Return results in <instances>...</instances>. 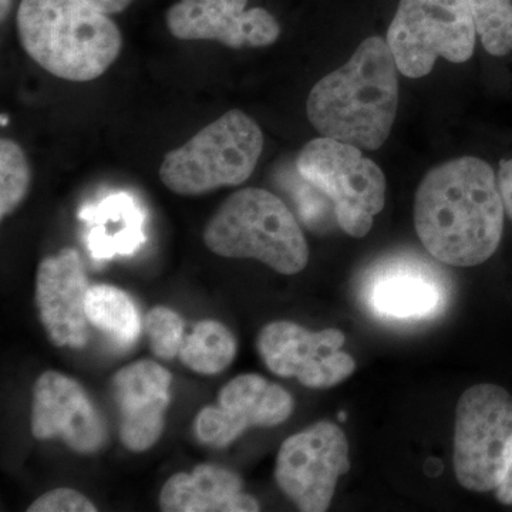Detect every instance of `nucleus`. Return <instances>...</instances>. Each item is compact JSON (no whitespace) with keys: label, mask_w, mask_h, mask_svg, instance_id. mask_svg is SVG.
Returning <instances> with one entry per match:
<instances>
[{"label":"nucleus","mask_w":512,"mask_h":512,"mask_svg":"<svg viewBox=\"0 0 512 512\" xmlns=\"http://www.w3.org/2000/svg\"><path fill=\"white\" fill-rule=\"evenodd\" d=\"M504 204L493 167L476 157L437 165L421 181L414 227L434 258L451 266L484 264L503 238Z\"/></svg>","instance_id":"nucleus-1"},{"label":"nucleus","mask_w":512,"mask_h":512,"mask_svg":"<svg viewBox=\"0 0 512 512\" xmlns=\"http://www.w3.org/2000/svg\"><path fill=\"white\" fill-rule=\"evenodd\" d=\"M396 59L387 40L367 37L349 62L313 86L306 114L322 137L379 150L399 106Z\"/></svg>","instance_id":"nucleus-2"},{"label":"nucleus","mask_w":512,"mask_h":512,"mask_svg":"<svg viewBox=\"0 0 512 512\" xmlns=\"http://www.w3.org/2000/svg\"><path fill=\"white\" fill-rule=\"evenodd\" d=\"M20 45L40 67L69 82H92L116 62L123 37L86 0H20Z\"/></svg>","instance_id":"nucleus-3"},{"label":"nucleus","mask_w":512,"mask_h":512,"mask_svg":"<svg viewBox=\"0 0 512 512\" xmlns=\"http://www.w3.org/2000/svg\"><path fill=\"white\" fill-rule=\"evenodd\" d=\"M204 242L214 254L256 259L282 275L299 274L309 261L308 242L291 210L262 188L229 195L208 221Z\"/></svg>","instance_id":"nucleus-4"},{"label":"nucleus","mask_w":512,"mask_h":512,"mask_svg":"<svg viewBox=\"0 0 512 512\" xmlns=\"http://www.w3.org/2000/svg\"><path fill=\"white\" fill-rule=\"evenodd\" d=\"M264 150V134L241 110H229L175 148L161 164V181L178 195L207 194L237 187L254 174Z\"/></svg>","instance_id":"nucleus-5"},{"label":"nucleus","mask_w":512,"mask_h":512,"mask_svg":"<svg viewBox=\"0 0 512 512\" xmlns=\"http://www.w3.org/2000/svg\"><path fill=\"white\" fill-rule=\"evenodd\" d=\"M303 180L335 205L338 224L353 238H363L383 211L386 178L359 147L329 137L309 141L296 160Z\"/></svg>","instance_id":"nucleus-6"},{"label":"nucleus","mask_w":512,"mask_h":512,"mask_svg":"<svg viewBox=\"0 0 512 512\" xmlns=\"http://www.w3.org/2000/svg\"><path fill=\"white\" fill-rule=\"evenodd\" d=\"M512 461V397L497 384L470 387L458 400L454 470L458 483L476 493L500 485Z\"/></svg>","instance_id":"nucleus-7"},{"label":"nucleus","mask_w":512,"mask_h":512,"mask_svg":"<svg viewBox=\"0 0 512 512\" xmlns=\"http://www.w3.org/2000/svg\"><path fill=\"white\" fill-rule=\"evenodd\" d=\"M476 37L470 0H400L386 40L399 72L420 79L439 57L451 63L470 60Z\"/></svg>","instance_id":"nucleus-8"},{"label":"nucleus","mask_w":512,"mask_h":512,"mask_svg":"<svg viewBox=\"0 0 512 512\" xmlns=\"http://www.w3.org/2000/svg\"><path fill=\"white\" fill-rule=\"evenodd\" d=\"M349 444L330 421L293 434L279 448L275 480L303 512L328 511L340 477L348 474Z\"/></svg>","instance_id":"nucleus-9"},{"label":"nucleus","mask_w":512,"mask_h":512,"mask_svg":"<svg viewBox=\"0 0 512 512\" xmlns=\"http://www.w3.org/2000/svg\"><path fill=\"white\" fill-rule=\"evenodd\" d=\"M345 342L342 330L311 332L298 323L279 320L259 332L256 348L274 375L295 377L309 389H329L356 370L353 357L342 350Z\"/></svg>","instance_id":"nucleus-10"},{"label":"nucleus","mask_w":512,"mask_h":512,"mask_svg":"<svg viewBox=\"0 0 512 512\" xmlns=\"http://www.w3.org/2000/svg\"><path fill=\"white\" fill-rule=\"evenodd\" d=\"M293 397L279 384L247 373L222 387L217 406L198 413L194 430L205 446L225 448L252 427H275L293 413Z\"/></svg>","instance_id":"nucleus-11"},{"label":"nucleus","mask_w":512,"mask_h":512,"mask_svg":"<svg viewBox=\"0 0 512 512\" xmlns=\"http://www.w3.org/2000/svg\"><path fill=\"white\" fill-rule=\"evenodd\" d=\"M32 434L37 440L60 439L79 454H94L107 441V429L82 384L49 370L33 389Z\"/></svg>","instance_id":"nucleus-12"},{"label":"nucleus","mask_w":512,"mask_h":512,"mask_svg":"<svg viewBox=\"0 0 512 512\" xmlns=\"http://www.w3.org/2000/svg\"><path fill=\"white\" fill-rule=\"evenodd\" d=\"M248 0H178L165 13L168 32L178 40H211L231 49L274 45L281 26Z\"/></svg>","instance_id":"nucleus-13"},{"label":"nucleus","mask_w":512,"mask_h":512,"mask_svg":"<svg viewBox=\"0 0 512 512\" xmlns=\"http://www.w3.org/2000/svg\"><path fill=\"white\" fill-rule=\"evenodd\" d=\"M86 272L79 252L64 248L40 262L36 305L47 336L59 348L83 349L89 342Z\"/></svg>","instance_id":"nucleus-14"},{"label":"nucleus","mask_w":512,"mask_h":512,"mask_svg":"<svg viewBox=\"0 0 512 512\" xmlns=\"http://www.w3.org/2000/svg\"><path fill=\"white\" fill-rule=\"evenodd\" d=\"M171 382V373L148 359L123 367L111 379L127 450L143 453L163 436Z\"/></svg>","instance_id":"nucleus-15"},{"label":"nucleus","mask_w":512,"mask_h":512,"mask_svg":"<svg viewBox=\"0 0 512 512\" xmlns=\"http://www.w3.org/2000/svg\"><path fill=\"white\" fill-rule=\"evenodd\" d=\"M447 296L439 276L419 262H392L377 269L367 281L370 311L393 322L436 318L446 306Z\"/></svg>","instance_id":"nucleus-16"},{"label":"nucleus","mask_w":512,"mask_h":512,"mask_svg":"<svg viewBox=\"0 0 512 512\" xmlns=\"http://www.w3.org/2000/svg\"><path fill=\"white\" fill-rule=\"evenodd\" d=\"M244 483L227 468L201 464L192 473H177L160 493L164 512H256L261 510Z\"/></svg>","instance_id":"nucleus-17"},{"label":"nucleus","mask_w":512,"mask_h":512,"mask_svg":"<svg viewBox=\"0 0 512 512\" xmlns=\"http://www.w3.org/2000/svg\"><path fill=\"white\" fill-rule=\"evenodd\" d=\"M86 313L94 328L123 348L133 346L140 338V313L123 289L111 285L92 286L86 296Z\"/></svg>","instance_id":"nucleus-18"},{"label":"nucleus","mask_w":512,"mask_h":512,"mask_svg":"<svg viewBox=\"0 0 512 512\" xmlns=\"http://www.w3.org/2000/svg\"><path fill=\"white\" fill-rule=\"evenodd\" d=\"M237 340L227 326L217 320H201L190 335L185 336L180 357L192 372L200 375H218L234 362Z\"/></svg>","instance_id":"nucleus-19"},{"label":"nucleus","mask_w":512,"mask_h":512,"mask_svg":"<svg viewBox=\"0 0 512 512\" xmlns=\"http://www.w3.org/2000/svg\"><path fill=\"white\" fill-rule=\"evenodd\" d=\"M133 202L126 195H116L104 201L93 212L99 227L90 232L89 242L94 258H111L114 254H130L143 241L141 228L117 227L128 215L136 212Z\"/></svg>","instance_id":"nucleus-20"},{"label":"nucleus","mask_w":512,"mask_h":512,"mask_svg":"<svg viewBox=\"0 0 512 512\" xmlns=\"http://www.w3.org/2000/svg\"><path fill=\"white\" fill-rule=\"evenodd\" d=\"M484 49L493 56L512 52V0H470Z\"/></svg>","instance_id":"nucleus-21"},{"label":"nucleus","mask_w":512,"mask_h":512,"mask_svg":"<svg viewBox=\"0 0 512 512\" xmlns=\"http://www.w3.org/2000/svg\"><path fill=\"white\" fill-rule=\"evenodd\" d=\"M30 187L25 151L10 138L0 141V217L6 218L22 204Z\"/></svg>","instance_id":"nucleus-22"},{"label":"nucleus","mask_w":512,"mask_h":512,"mask_svg":"<svg viewBox=\"0 0 512 512\" xmlns=\"http://www.w3.org/2000/svg\"><path fill=\"white\" fill-rule=\"evenodd\" d=\"M184 320L173 309L156 306L144 319L151 352L158 359L173 360L180 353L184 342Z\"/></svg>","instance_id":"nucleus-23"},{"label":"nucleus","mask_w":512,"mask_h":512,"mask_svg":"<svg viewBox=\"0 0 512 512\" xmlns=\"http://www.w3.org/2000/svg\"><path fill=\"white\" fill-rule=\"evenodd\" d=\"M29 512H96L97 507L79 491L72 488H56L40 495L30 504Z\"/></svg>","instance_id":"nucleus-24"},{"label":"nucleus","mask_w":512,"mask_h":512,"mask_svg":"<svg viewBox=\"0 0 512 512\" xmlns=\"http://www.w3.org/2000/svg\"><path fill=\"white\" fill-rule=\"evenodd\" d=\"M497 180L501 198H503L505 214L512 221V158L511 160L501 161Z\"/></svg>","instance_id":"nucleus-25"},{"label":"nucleus","mask_w":512,"mask_h":512,"mask_svg":"<svg viewBox=\"0 0 512 512\" xmlns=\"http://www.w3.org/2000/svg\"><path fill=\"white\" fill-rule=\"evenodd\" d=\"M87 3L99 9L106 15H119L133 5L134 0H86Z\"/></svg>","instance_id":"nucleus-26"},{"label":"nucleus","mask_w":512,"mask_h":512,"mask_svg":"<svg viewBox=\"0 0 512 512\" xmlns=\"http://www.w3.org/2000/svg\"><path fill=\"white\" fill-rule=\"evenodd\" d=\"M495 497L501 504L512 505V461L500 485L495 488Z\"/></svg>","instance_id":"nucleus-27"},{"label":"nucleus","mask_w":512,"mask_h":512,"mask_svg":"<svg viewBox=\"0 0 512 512\" xmlns=\"http://www.w3.org/2000/svg\"><path fill=\"white\" fill-rule=\"evenodd\" d=\"M10 5H12V0H2V20L8 16Z\"/></svg>","instance_id":"nucleus-28"},{"label":"nucleus","mask_w":512,"mask_h":512,"mask_svg":"<svg viewBox=\"0 0 512 512\" xmlns=\"http://www.w3.org/2000/svg\"><path fill=\"white\" fill-rule=\"evenodd\" d=\"M339 420L340 421H345L346 420V417H345V413H339Z\"/></svg>","instance_id":"nucleus-29"},{"label":"nucleus","mask_w":512,"mask_h":512,"mask_svg":"<svg viewBox=\"0 0 512 512\" xmlns=\"http://www.w3.org/2000/svg\"><path fill=\"white\" fill-rule=\"evenodd\" d=\"M2 117H3L2 124L8 123V119H5V116H2Z\"/></svg>","instance_id":"nucleus-30"}]
</instances>
